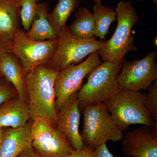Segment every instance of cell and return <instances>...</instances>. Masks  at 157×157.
I'll list each match as a JSON object with an SVG mask.
<instances>
[{"label":"cell","mask_w":157,"mask_h":157,"mask_svg":"<svg viewBox=\"0 0 157 157\" xmlns=\"http://www.w3.org/2000/svg\"><path fill=\"white\" fill-rule=\"evenodd\" d=\"M58 37L56 52L50 61L45 65L58 72L69 65L80 63L87 56L98 52L104 43L94 37L88 39L77 38L70 33L67 26L62 30Z\"/></svg>","instance_id":"6"},{"label":"cell","mask_w":157,"mask_h":157,"mask_svg":"<svg viewBox=\"0 0 157 157\" xmlns=\"http://www.w3.org/2000/svg\"><path fill=\"white\" fill-rule=\"evenodd\" d=\"M75 16V20L67 27L70 33L80 39L94 37L95 27L92 13L86 8L81 7L76 11Z\"/></svg>","instance_id":"18"},{"label":"cell","mask_w":157,"mask_h":157,"mask_svg":"<svg viewBox=\"0 0 157 157\" xmlns=\"http://www.w3.org/2000/svg\"><path fill=\"white\" fill-rule=\"evenodd\" d=\"M17 157H42L37 153L32 145L23 150Z\"/></svg>","instance_id":"27"},{"label":"cell","mask_w":157,"mask_h":157,"mask_svg":"<svg viewBox=\"0 0 157 157\" xmlns=\"http://www.w3.org/2000/svg\"><path fill=\"white\" fill-rule=\"evenodd\" d=\"M30 119L28 103L18 97L0 105V128H20L26 124Z\"/></svg>","instance_id":"14"},{"label":"cell","mask_w":157,"mask_h":157,"mask_svg":"<svg viewBox=\"0 0 157 157\" xmlns=\"http://www.w3.org/2000/svg\"><path fill=\"white\" fill-rule=\"evenodd\" d=\"M11 41L0 37V78L3 77L1 72V65L5 56L10 52L11 50Z\"/></svg>","instance_id":"24"},{"label":"cell","mask_w":157,"mask_h":157,"mask_svg":"<svg viewBox=\"0 0 157 157\" xmlns=\"http://www.w3.org/2000/svg\"><path fill=\"white\" fill-rule=\"evenodd\" d=\"M122 141L128 157H157V121L153 128L145 125L128 132Z\"/></svg>","instance_id":"11"},{"label":"cell","mask_w":157,"mask_h":157,"mask_svg":"<svg viewBox=\"0 0 157 157\" xmlns=\"http://www.w3.org/2000/svg\"><path fill=\"white\" fill-rule=\"evenodd\" d=\"M48 4L38 3L32 25L26 32L28 36L37 41L58 40V36L54 30L48 19Z\"/></svg>","instance_id":"17"},{"label":"cell","mask_w":157,"mask_h":157,"mask_svg":"<svg viewBox=\"0 0 157 157\" xmlns=\"http://www.w3.org/2000/svg\"><path fill=\"white\" fill-rule=\"evenodd\" d=\"M148 90V93L145 95L144 104L153 121H157V80L154 82Z\"/></svg>","instance_id":"22"},{"label":"cell","mask_w":157,"mask_h":157,"mask_svg":"<svg viewBox=\"0 0 157 157\" xmlns=\"http://www.w3.org/2000/svg\"><path fill=\"white\" fill-rule=\"evenodd\" d=\"M1 72L3 77L15 88L19 99L28 102L25 74L17 57L11 52L7 53L2 62Z\"/></svg>","instance_id":"16"},{"label":"cell","mask_w":157,"mask_h":157,"mask_svg":"<svg viewBox=\"0 0 157 157\" xmlns=\"http://www.w3.org/2000/svg\"><path fill=\"white\" fill-rule=\"evenodd\" d=\"M17 97L18 94L14 86L5 77L0 78V105L10 99Z\"/></svg>","instance_id":"23"},{"label":"cell","mask_w":157,"mask_h":157,"mask_svg":"<svg viewBox=\"0 0 157 157\" xmlns=\"http://www.w3.org/2000/svg\"><path fill=\"white\" fill-rule=\"evenodd\" d=\"M41 0H20L21 21L27 32L30 29L33 20L37 4Z\"/></svg>","instance_id":"21"},{"label":"cell","mask_w":157,"mask_h":157,"mask_svg":"<svg viewBox=\"0 0 157 157\" xmlns=\"http://www.w3.org/2000/svg\"><path fill=\"white\" fill-rule=\"evenodd\" d=\"M83 129L80 135L85 146L95 149L108 141L117 142L124 137L104 103L82 109Z\"/></svg>","instance_id":"5"},{"label":"cell","mask_w":157,"mask_h":157,"mask_svg":"<svg viewBox=\"0 0 157 157\" xmlns=\"http://www.w3.org/2000/svg\"><path fill=\"white\" fill-rule=\"evenodd\" d=\"M94 150L84 146L80 150H74L70 154L65 157H94Z\"/></svg>","instance_id":"25"},{"label":"cell","mask_w":157,"mask_h":157,"mask_svg":"<svg viewBox=\"0 0 157 157\" xmlns=\"http://www.w3.org/2000/svg\"><path fill=\"white\" fill-rule=\"evenodd\" d=\"M136 1H138V2H144V1H146V0H136ZM152 2L154 3L155 5L157 6V0H152Z\"/></svg>","instance_id":"29"},{"label":"cell","mask_w":157,"mask_h":157,"mask_svg":"<svg viewBox=\"0 0 157 157\" xmlns=\"http://www.w3.org/2000/svg\"><path fill=\"white\" fill-rule=\"evenodd\" d=\"M157 52L130 62L125 59L117 80L120 89L140 91L157 80Z\"/></svg>","instance_id":"10"},{"label":"cell","mask_w":157,"mask_h":157,"mask_svg":"<svg viewBox=\"0 0 157 157\" xmlns=\"http://www.w3.org/2000/svg\"><path fill=\"white\" fill-rule=\"evenodd\" d=\"M80 113L77 93L66 101L57 113L56 125L74 150L82 149L85 145L79 132Z\"/></svg>","instance_id":"12"},{"label":"cell","mask_w":157,"mask_h":157,"mask_svg":"<svg viewBox=\"0 0 157 157\" xmlns=\"http://www.w3.org/2000/svg\"><path fill=\"white\" fill-rule=\"evenodd\" d=\"M93 17L95 21V36L105 40L110 25L117 20L115 9L96 3L93 7Z\"/></svg>","instance_id":"20"},{"label":"cell","mask_w":157,"mask_h":157,"mask_svg":"<svg viewBox=\"0 0 157 157\" xmlns=\"http://www.w3.org/2000/svg\"><path fill=\"white\" fill-rule=\"evenodd\" d=\"M81 0H59L52 12L48 14V21L58 36L66 26L67 21Z\"/></svg>","instance_id":"19"},{"label":"cell","mask_w":157,"mask_h":157,"mask_svg":"<svg viewBox=\"0 0 157 157\" xmlns=\"http://www.w3.org/2000/svg\"><path fill=\"white\" fill-rule=\"evenodd\" d=\"M102 63L98 52H96L82 63L69 65L59 71L55 82L57 112L68 98L78 92L86 76Z\"/></svg>","instance_id":"9"},{"label":"cell","mask_w":157,"mask_h":157,"mask_svg":"<svg viewBox=\"0 0 157 157\" xmlns=\"http://www.w3.org/2000/svg\"><path fill=\"white\" fill-rule=\"evenodd\" d=\"M32 146L42 157H65L74 151L67 139L51 120L38 117L31 127Z\"/></svg>","instance_id":"7"},{"label":"cell","mask_w":157,"mask_h":157,"mask_svg":"<svg viewBox=\"0 0 157 157\" xmlns=\"http://www.w3.org/2000/svg\"><path fill=\"white\" fill-rule=\"evenodd\" d=\"M101 1H102V0H94V3H95V4H96V3H101Z\"/></svg>","instance_id":"30"},{"label":"cell","mask_w":157,"mask_h":157,"mask_svg":"<svg viewBox=\"0 0 157 157\" xmlns=\"http://www.w3.org/2000/svg\"><path fill=\"white\" fill-rule=\"evenodd\" d=\"M33 120L20 128H4L0 146V157H17L21 152L32 145L31 127Z\"/></svg>","instance_id":"13"},{"label":"cell","mask_w":157,"mask_h":157,"mask_svg":"<svg viewBox=\"0 0 157 157\" xmlns=\"http://www.w3.org/2000/svg\"><path fill=\"white\" fill-rule=\"evenodd\" d=\"M58 45V39L35 41L20 29L12 38L10 52L19 59L26 75L38 66L47 64L55 53Z\"/></svg>","instance_id":"8"},{"label":"cell","mask_w":157,"mask_h":157,"mask_svg":"<svg viewBox=\"0 0 157 157\" xmlns=\"http://www.w3.org/2000/svg\"><path fill=\"white\" fill-rule=\"evenodd\" d=\"M122 63L103 62L87 75L77 92L79 108L104 103L119 90L117 77Z\"/></svg>","instance_id":"3"},{"label":"cell","mask_w":157,"mask_h":157,"mask_svg":"<svg viewBox=\"0 0 157 157\" xmlns=\"http://www.w3.org/2000/svg\"><path fill=\"white\" fill-rule=\"evenodd\" d=\"M94 157H114L109 151L106 143L103 144L94 150Z\"/></svg>","instance_id":"26"},{"label":"cell","mask_w":157,"mask_h":157,"mask_svg":"<svg viewBox=\"0 0 157 157\" xmlns=\"http://www.w3.org/2000/svg\"><path fill=\"white\" fill-rule=\"evenodd\" d=\"M146 94L120 90L104 102L115 123L123 131L132 124L153 128L154 121L144 104Z\"/></svg>","instance_id":"4"},{"label":"cell","mask_w":157,"mask_h":157,"mask_svg":"<svg viewBox=\"0 0 157 157\" xmlns=\"http://www.w3.org/2000/svg\"><path fill=\"white\" fill-rule=\"evenodd\" d=\"M115 10L118 23L115 32L108 41L104 42L98 52L103 62L122 63L128 53L137 50L134 44L132 29L139 18L130 1L121 0Z\"/></svg>","instance_id":"2"},{"label":"cell","mask_w":157,"mask_h":157,"mask_svg":"<svg viewBox=\"0 0 157 157\" xmlns=\"http://www.w3.org/2000/svg\"><path fill=\"white\" fill-rule=\"evenodd\" d=\"M21 23L20 0H0V37L11 41Z\"/></svg>","instance_id":"15"},{"label":"cell","mask_w":157,"mask_h":157,"mask_svg":"<svg viewBox=\"0 0 157 157\" xmlns=\"http://www.w3.org/2000/svg\"><path fill=\"white\" fill-rule=\"evenodd\" d=\"M3 131H4V128H0V146L2 143V139Z\"/></svg>","instance_id":"28"},{"label":"cell","mask_w":157,"mask_h":157,"mask_svg":"<svg viewBox=\"0 0 157 157\" xmlns=\"http://www.w3.org/2000/svg\"><path fill=\"white\" fill-rule=\"evenodd\" d=\"M58 71L40 65L25 75L28 103L33 120L43 117L56 124L55 82Z\"/></svg>","instance_id":"1"}]
</instances>
